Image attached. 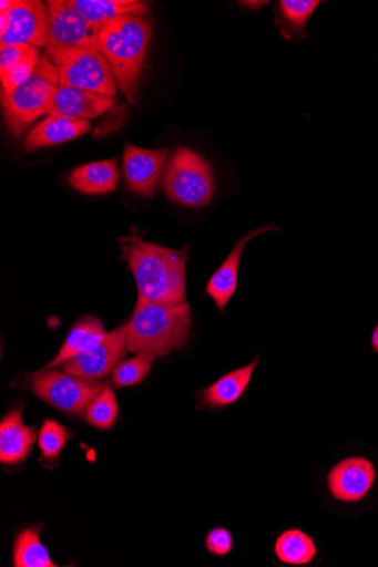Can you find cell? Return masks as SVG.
Returning a JSON list of instances; mask_svg holds the SVG:
<instances>
[{
	"label": "cell",
	"instance_id": "obj_22",
	"mask_svg": "<svg viewBox=\"0 0 378 567\" xmlns=\"http://www.w3.org/2000/svg\"><path fill=\"white\" fill-rule=\"evenodd\" d=\"M277 558L289 566H306L317 557L318 549L315 540L302 529H287L278 536L275 543Z\"/></svg>",
	"mask_w": 378,
	"mask_h": 567
},
{
	"label": "cell",
	"instance_id": "obj_25",
	"mask_svg": "<svg viewBox=\"0 0 378 567\" xmlns=\"http://www.w3.org/2000/svg\"><path fill=\"white\" fill-rule=\"evenodd\" d=\"M154 359V355L143 353L121 363L113 372L115 386L122 389L143 382L152 370Z\"/></svg>",
	"mask_w": 378,
	"mask_h": 567
},
{
	"label": "cell",
	"instance_id": "obj_28",
	"mask_svg": "<svg viewBox=\"0 0 378 567\" xmlns=\"http://www.w3.org/2000/svg\"><path fill=\"white\" fill-rule=\"evenodd\" d=\"M205 549L213 556L225 557L235 546L232 533L226 528H214L205 537Z\"/></svg>",
	"mask_w": 378,
	"mask_h": 567
},
{
	"label": "cell",
	"instance_id": "obj_19",
	"mask_svg": "<svg viewBox=\"0 0 378 567\" xmlns=\"http://www.w3.org/2000/svg\"><path fill=\"white\" fill-rule=\"evenodd\" d=\"M119 179L120 172L115 159L81 166L70 175L71 185L88 195L112 193L118 188Z\"/></svg>",
	"mask_w": 378,
	"mask_h": 567
},
{
	"label": "cell",
	"instance_id": "obj_7",
	"mask_svg": "<svg viewBox=\"0 0 378 567\" xmlns=\"http://www.w3.org/2000/svg\"><path fill=\"white\" fill-rule=\"evenodd\" d=\"M104 388L95 380L52 370L37 374L33 382L34 393L40 399L70 414H81Z\"/></svg>",
	"mask_w": 378,
	"mask_h": 567
},
{
	"label": "cell",
	"instance_id": "obj_26",
	"mask_svg": "<svg viewBox=\"0 0 378 567\" xmlns=\"http://www.w3.org/2000/svg\"><path fill=\"white\" fill-rule=\"evenodd\" d=\"M72 434L55 421H45L39 434V449L48 460L58 458Z\"/></svg>",
	"mask_w": 378,
	"mask_h": 567
},
{
	"label": "cell",
	"instance_id": "obj_9",
	"mask_svg": "<svg viewBox=\"0 0 378 567\" xmlns=\"http://www.w3.org/2000/svg\"><path fill=\"white\" fill-rule=\"evenodd\" d=\"M49 19L39 0H14L13 7L0 13V41L4 44L24 43L47 47Z\"/></svg>",
	"mask_w": 378,
	"mask_h": 567
},
{
	"label": "cell",
	"instance_id": "obj_13",
	"mask_svg": "<svg viewBox=\"0 0 378 567\" xmlns=\"http://www.w3.org/2000/svg\"><path fill=\"white\" fill-rule=\"evenodd\" d=\"M167 154V150H145L126 144L123 167L129 187L136 194L152 197Z\"/></svg>",
	"mask_w": 378,
	"mask_h": 567
},
{
	"label": "cell",
	"instance_id": "obj_17",
	"mask_svg": "<svg viewBox=\"0 0 378 567\" xmlns=\"http://www.w3.org/2000/svg\"><path fill=\"white\" fill-rule=\"evenodd\" d=\"M258 360L256 355L248 365L224 375L204 389L201 403L210 409H222L239 401L251 384Z\"/></svg>",
	"mask_w": 378,
	"mask_h": 567
},
{
	"label": "cell",
	"instance_id": "obj_12",
	"mask_svg": "<svg viewBox=\"0 0 378 567\" xmlns=\"http://www.w3.org/2000/svg\"><path fill=\"white\" fill-rule=\"evenodd\" d=\"M376 480L372 463L362 456H351L337 463L328 474V488L334 498L356 503L365 498Z\"/></svg>",
	"mask_w": 378,
	"mask_h": 567
},
{
	"label": "cell",
	"instance_id": "obj_23",
	"mask_svg": "<svg viewBox=\"0 0 378 567\" xmlns=\"http://www.w3.org/2000/svg\"><path fill=\"white\" fill-rule=\"evenodd\" d=\"M16 567H57L40 542V529L23 530L17 538L13 551Z\"/></svg>",
	"mask_w": 378,
	"mask_h": 567
},
{
	"label": "cell",
	"instance_id": "obj_30",
	"mask_svg": "<svg viewBox=\"0 0 378 567\" xmlns=\"http://www.w3.org/2000/svg\"><path fill=\"white\" fill-rule=\"evenodd\" d=\"M371 346L375 352H378V324L375 328L372 336H371Z\"/></svg>",
	"mask_w": 378,
	"mask_h": 567
},
{
	"label": "cell",
	"instance_id": "obj_2",
	"mask_svg": "<svg viewBox=\"0 0 378 567\" xmlns=\"http://www.w3.org/2000/svg\"><path fill=\"white\" fill-rule=\"evenodd\" d=\"M192 326L187 302L165 306L139 296L127 324V349L136 354L165 357L187 344Z\"/></svg>",
	"mask_w": 378,
	"mask_h": 567
},
{
	"label": "cell",
	"instance_id": "obj_21",
	"mask_svg": "<svg viewBox=\"0 0 378 567\" xmlns=\"http://www.w3.org/2000/svg\"><path fill=\"white\" fill-rule=\"evenodd\" d=\"M104 334L103 324L99 319L93 317L82 319L71 330L60 352L51 360L47 370L62 367L68 360L90 350Z\"/></svg>",
	"mask_w": 378,
	"mask_h": 567
},
{
	"label": "cell",
	"instance_id": "obj_4",
	"mask_svg": "<svg viewBox=\"0 0 378 567\" xmlns=\"http://www.w3.org/2000/svg\"><path fill=\"white\" fill-rule=\"evenodd\" d=\"M60 85L59 71L45 55L41 56L31 78L10 93L2 94L10 132L21 135L40 116L48 113L49 103Z\"/></svg>",
	"mask_w": 378,
	"mask_h": 567
},
{
	"label": "cell",
	"instance_id": "obj_14",
	"mask_svg": "<svg viewBox=\"0 0 378 567\" xmlns=\"http://www.w3.org/2000/svg\"><path fill=\"white\" fill-rule=\"evenodd\" d=\"M278 227L272 225L255 229L241 238L234 246L225 262L215 271L206 286V293L217 305L221 312H224L228 302L235 295L238 286V274L242 256L245 246L255 237Z\"/></svg>",
	"mask_w": 378,
	"mask_h": 567
},
{
	"label": "cell",
	"instance_id": "obj_8",
	"mask_svg": "<svg viewBox=\"0 0 378 567\" xmlns=\"http://www.w3.org/2000/svg\"><path fill=\"white\" fill-rule=\"evenodd\" d=\"M45 50H99V32L72 6L71 0H49Z\"/></svg>",
	"mask_w": 378,
	"mask_h": 567
},
{
	"label": "cell",
	"instance_id": "obj_16",
	"mask_svg": "<svg viewBox=\"0 0 378 567\" xmlns=\"http://www.w3.org/2000/svg\"><path fill=\"white\" fill-rule=\"evenodd\" d=\"M71 3L99 33L123 17H143L150 12L139 0H71Z\"/></svg>",
	"mask_w": 378,
	"mask_h": 567
},
{
	"label": "cell",
	"instance_id": "obj_15",
	"mask_svg": "<svg viewBox=\"0 0 378 567\" xmlns=\"http://www.w3.org/2000/svg\"><path fill=\"white\" fill-rule=\"evenodd\" d=\"M35 440L37 430L23 423L22 410H13L0 423V461L19 465L29 456Z\"/></svg>",
	"mask_w": 378,
	"mask_h": 567
},
{
	"label": "cell",
	"instance_id": "obj_29",
	"mask_svg": "<svg viewBox=\"0 0 378 567\" xmlns=\"http://www.w3.org/2000/svg\"><path fill=\"white\" fill-rule=\"evenodd\" d=\"M38 48L24 44H4L0 47V72L7 71L18 62L30 56Z\"/></svg>",
	"mask_w": 378,
	"mask_h": 567
},
{
	"label": "cell",
	"instance_id": "obj_27",
	"mask_svg": "<svg viewBox=\"0 0 378 567\" xmlns=\"http://www.w3.org/2000/svg\"><path fill=\"white\" fill-rule=\"evenodd\" d=\"M40 59L38 49L33 54L18 62L7 71L0 72L3 93H10L28 81L34 73Z\"/></svg>",
	"mask_w": 378,
	"mask_h": 567
},
{
	"label": "cell",
	"instance_id": "obj_24",
	"mask_svg": "<svg viewBox=\"0 0 378 567\" xmlns=\"http://www.w3.org/2000/svg\"><path fill=\"white\" fill-rule=\"evenodd\" d=\"M119 403L110 385L86 409V421L99 430H111L119 419Z\"/></svg>",
	"mask_w": 378,
	"mask_h": 567
},
{
	"label": "cell",
	"instance_id": "obj_11",
	"mask_svg": "<svg viewBox=\"0 0 378 567\" xmlns=\"http://www.w3.org/2000/svg\"><path fill=\"white\" fill-rule=\"evenodd\" d=\"M115 102V96L60 84L51 97L47 114L72 121H89L110 112Z\"/></svg>",
	"mask_w": 378,
	"mask_h": 567
},
{
	"label": "cell",
	"instance_id": "obj_6",
	"mask_svg": "<svg viewBox=\"0 0 378 567\" xmlns=\"http://www.w3.org/2000/svg\"><path fill=\"white\" fill-rule=\"evenodd\" d=\"M59 71L60 84L115 96L114 72L99 50H45Z\"/></svg>",
	"mask_w": 378,
	"mask_h": 567
},
{
	"label": "cell",
	"instance_id": "obj_3",
	"mask_svg": "<svg viewBox=\"0 0 378 567\" xmlns=\"http://www.w3.org/2000/svg\"><path fill=\"white\" fill-rule=\"evenodd\" d=\"M152 33L143 17H123L99 33L98 49L111 65L119 89L136 105L137 83Z\"/></svg>",
	"mask_w": 378,
	"mask_h": 567
},
{
	"label": "cell",
	"instance_id": "obj_5",
	"mask_svg": "<svg viewBox=\"0 0 378 567\" xmlns=\"http://www.w3.org/2000/svg\"><path fill=\"white\" fill-rule=\"evenodd\" d=\"M214 175L211 165L197 152L180 147L164 179L167 196L188 208H203L214 195Z\"/></svg>",
	"mask_w": 378,
	"mask_h": 567
},
{
	"label": "cell",
	"instance_id": "obj_10",
	"mask_svg": "<svg viewBox=\"0 0 378 567\" xmlns=\"http://www.w3.org/2000/svg\"><path fill=\"white\" fill-rule=\"evenodd\" d=\"M127 324L105 333L90 350L68 360L62 365L65 373L98 380L113 372L126 355Z\"/></svg>",
	"mask_w": 378,
	"mask_h": 567
},
{
	"label": "cell",
	"instance_id": "obj_1",
	"mask_svg": "<svg viewBox=\"0 0 378 567\" xmlns=\"http://www.w3.org/2000/svg\"><path fill=\"white\" fill-rule=\"evenodd\" d=\"M123 259L132 270L139 296L165 306H177L186 300V268L190 246L171 249L145 241L133 227L119 238Z\"/></svg>",
	"mask_w": 378,
	"mask_h": 567
},
{
	"label": "cell",
	"instance_id": "obj_20",
	"mask_svg": "<svg viewBox=\"0 0 378 567\" xmlns=\"http://www.w3.org/2000/svg\"><path fill=\"white\" fill-rule=\"evenodd\" d=\"M318 0H280L276 8V25L287 41L304 40L306 27L319 7Z\"/></svg>",
	"mask_w": 378,
	"mask_h": 567
},
{
	"label": "cell",
	"instance_id": "obj_18",
	"mask_svg": "<svg viewBox=\"0 0 378 567\" xmlns=\"http://www.w3.org/2000/svg\"><path fill=\"white\" fill-rule=\"evenodd\" d=\"M91 128L89 121H72L49 116L29 134L24 147L28 152L40 147L62 144L86 134Z\"/></svg>",
	"mask_w": 378,
	"mask_h": 567
},
{
	"label": "cell",
	"instance_id": "obj_31",
	"mask_svg": "<svg viewBox=\"0 0 378 567\" xmlns=\"http://www.w3.org/2000/svg\"><path fill=\"white\" fill-rule=\"evenodd\" d=\"M242 4L249 9H259L264 3H262V2H243Z\"/></svg>",
	"mask_w": 378,
	"mask_h": 567
}]
</instances>
